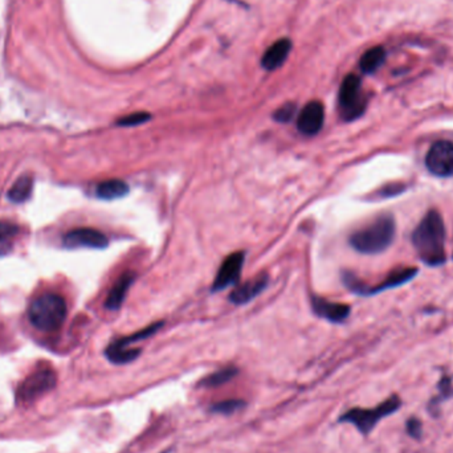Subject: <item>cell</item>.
I'll list each match as a JSON object with an SVG mask.
<instances>
[{
  "instance_id": "obj_1",
  "label": "cell",
  "mask_w": 453,
  "mask_h": 453,
  "mask_svg": "<svg viewBox=\"0 0 453 453\" xmlns=\"http://www.w3.org/2000/svg\"><path fill=\"white\" fill-rule=\"evenodd\" d=\"M412 244L421 261L429 267L445 263V225L440 214L431 209L412 233Z\"/></svg>"
},
{
  "instance_id": "obj_2",
  "label": "cell",
  "mask_w": 453,
  "mask_h": 453,
  "mask_svg": "<svg viewBox=\"0 0 453 453\" xmlns=\"http://www.w3.org/2000/svg\"><path fill=\"white\" fill-rule=\"evenodd\" d=\"M395 221L390 215H382L366 227L351 235L350 244L365 255H377L386 251L395 237Z\"/></svg>"
},
{
  "instance_id": "obj_3",
  "label": "cell",
  "mask_w": 453,
  "mask_h": 453,
  "mask_svg": "<svg viewBox=\"0 0 453 453\" xmlns=\"http://www.w3.org/2000/svg\"><path fill=\"white\" fill-rule=\"evenodd\" d=\"M68 307L60 294L43 293L29 304V322L41 331H55L62 328L67 319Z\"/></svg>"
},
{
  "instance_id": "obj_4",
  "label": "cell",
  "mask_w": 453,
  "mask_h": 453,
  "mask_svg": "<svg viewBox=\"0 0 453 453\" xmlns=\"http://www.w3.org/2000/svg\"><path fill=\"white\" fill-rule=\"evenodd\" d=\"M399 407H400V399L396 395H393L382 405L371 410L353 408L342 415L340 420L356 426L363 435H368L379 420L391 415L392 412H395Z\"/></svg>"
},
{
  "instance_id": "obj_5",
  "label": "cell",
  "mask_w": 453,
  "mask_h": 453,
  "mask_svg": "<svg viewBox=\"0 0 453 453\" xmlns=\"http://www.w3.org/2000/svg\"><path fill=\"white\" fill-rule=\"evenodd\" d=\"M340 109L346 121H353L363 114L366 109V98L362 93L361 78L356 74L344 77L340 89Z\"/></svg>"
},
{
  "instance_id": "obj_6",
  "label": "cell",
  "mask_w": 453,
  "mask_h": 453,
  "mask_svg": "<svg viewBox=\"0 0 453 453\" xmlns=\"http://www.w3.org/2000/svg\"><path fill=\"white\" fill-rule=\"evenodd\" d=\"M56 382H57L56 374L52 370L49 368L37 370L36 372L31 374L20 384L18 390V402L20 405L34 403L40 396L52 391L56 386Z\"/></svg>"
},
{
  "instance_id": "obj_7",
  "label": "cell",
  "mask_w": 453,
  "mask_h": 453,
  "mask_svg": "<svg viewBox=\"0 0 453 453\" xmlns=\"http://www.w3.org/2000/svg\"><path fill=\"white\" fill-rule=\"evenodd\" d=\"M426 166L436 176H452L453 144L449 141H438L429 147Z\"/></svg>"
},
{
  "instance_id": "obj_8",
  "label": "cell",
  "mask_w": 453,
  "mask_h": 453,
  "mask_svg": "<svg viewBox=\"0 0 453 453\" xmlns=\"http://www.w3.org/2000/svg\"><path fill=\"white\" fill-rule=\"evenodd\" d=\"M244 258L243 252H236L224 260L212 286L214 292H221L240 279L242 270L244 265Z\"/></svg>"
},
{
  "instance_id": "obj_9",
  "label": "cell",
  "mask_w": 453,
  "mask_h": 453,
  "mask_svg": "<svg viewBox=\"0 0 453 453\" xmlns=\"http://www.w3.org/2000/svg\"><path fill=\"white\" fill-rule=\"evenodd\" d=\"M64 245L67 248L88 246L104 249L109 245V240L104 233L95 228H74L64 236Z\"/></svg>"
},
{
  "instance_id": "obj_10",
  "label": "cell",
  "mask_w": 453,
  "mask_h": 453,
  "mask_svg": "<svg viewBox=\"0 0 453 453\" xmlns=\"http://www.w3.org/2000/svg\"><path fill=\"white\" fill-rule=\"evenodd\" d=\"M325 109L319 101H312L304 106L297 121L298 130L305 135L319 134L323 126Z\"/></svg>"
},
{
  "instance_id": "obj_11",
  "label": "cell",
  "mask_w": 453,
  "mask_h": 453,
  "mask_svg": "<svg viewBox=\"0 0 453 453\" xmlns=\"http://www.w3.org/2000/svg\"><path fill=\"white\" fill-rule=\"evenodd\" d=\"M268 281L270 280L267 274H260L258 277L252 279L251 281L245 282L242 286L236 288L230 295V301L236 305H243L252 301L256 295L265 289Z\"/></svg>"
},
{
  "instance_id": "obj_12",
  "label": "cell",
  "mask_w": 453,
  "mask_h": 453,
  "mask_svg": "<svg viewBox=\"0 0 453 453\" xmlns=\"http://www.w3.org/2000/svg\"><path fill=\"white\" fill-rule=\"evenodd\" d=\"M313 309L322 319H329L331 322H342L349 317L350 307L340 302L328 301L321 297H313Z\"/></svg>"
},
{
  "instance_id": "obj_13",
  "label": "cell",
  "mask_w": 453,
  "mask_h": 453,
  "mask_svg": "<svg viewBox=\"0 0 453 453\" xmlns=\"http://www.w3.org/2000/svg\"><path fill=\"white\" fill-rule=\"evenodd\" d=\"M292 49V43L288 39H281L277 40L273 46H270V48L267 49V52L263 56L261 64L265 69L268 71H274L277 68H280L284 62L286 60V57L289 56V52Z\"/></svg>"
},
{
  "instance_id": "obj_14",
  "label": "cell",
  "mask_w": 453,
  "mask_h": 453,
  "mask_svg": "<svg viewBox=\"0 0 453 453\" xmlns=\"http://www.w3.org/2000/svg\"><path fill=\"white\" fill-rule=\"evenodd\" d=\"M134 273H132V272L123 273V276L118 279V281L114 284L111 292H109V295H108L106 302H105L106 309L118 310L120 307H123V300H125V297L127 294L130 285L134 282Z\"/></svg>"
},
{
  "instance_id": "obj_15",
  "label": "cell",
  "mask_w": 453,
  "mask_h": 453,
  "mask_svg": "<svg viewBox=\"0 0 453 453\" xmlns=\"http://www.w3.org/2000/svg\"><path fill=\"white\" fill-rule=\"evenodd\" d=\"M129 193V186L120 179H109L101 182L96 188V195L104 200H114L123 197Z\"/></svg>"
},
{
  "instance_id": "obj_16",
  "label": "cell",
  "mask_w": 453,
  "mask_h": 453,
  "mask_svg": "<svg viewBox=\"0 0 453 453\" xmlns=\"http://www.w3.org/2000/svg\"><path fill=\"white\" fill-rule=\"evenodd\" d=\"M386 60V50L383 47H374L368 49L361 57L359 67L363 74H371L377 72Z\"/></svg>"
},
{
  "instance_id": "obj_17",
  "label": "cell",
  "mask_w": 453,
  "mask_h": 453,
  "mask_svg": "<svg viewBox=\"0 0 453 453\" xmlns=\"http://www.w3.org/2000/svg\"><path fill=\"white\" fill-rule=\"evenodd\" d=\"M417 268H405V270H393L387 279H384V281L382 282L379 286L371 289L370 294L377 293V292H382L384 289H390V288H395V286L403 285L405 282L412 280L417 276Z\"/></svg>"
},
{
  "instance_id": "obj_18",
  "label": "cell",
  "mask_w": 453,
  "mask_h": 453,
  "mask_svg": "<svg viewBox=\"0 0 453 453\" xmlns=\"http://www.w3.org/2000/svg\"><path fill=\"white\" fill-rule=\"evenodd\" d=\"M32 188L34 178L31 175H23L13 183L11 190L8 191V199L13 203H25L32 194Z\"/></svg>"
},
{
  "instance_id": "obj_19",
  "label": "cell",
  "mask_w": 453,
  "mask_h": 453,
  "mask_svg": "<svg viewBox=\"0 0 453 453\" xmlns=\"http://www.w3.org/2000/svg\"><path fill=\"white\" fill-rule=\"evenodd\" d=\"M19 235V227L8 221H0V258L13 251V244Z\"/></svg>"
},
{
  "instance_id": "obj_20",
  "label": "cell",
  "mask_w": 453,
  "mask_h": 453,
  "mask_svg": "<svg viewBox=\"0 0 453 453\" xmlns=\"http://www.w3.org/2000/svg\"><path fill=\"white\" fill-rule=\"evenodd\" d=\"M105 354L108 356V359L116 363V365H125L129 362L135 361L138 356L141 354V350L138 349H129V347H121L118 344L113 342L109 344V347L106 349Z\"/></svg>"
},
{
  "instance_id": "obj_21",
  "label": "cell",
  "mask_w": 453,
  "mask_h": 453,
  "mask_svg": "<svg viewBox=\"0 0 453 453\" xmlns=\"http://www.w3.org/2000/svg\"><path fill=\"white\" fill-rule=\"evenodd\" d=\"M237 372L239 371L236 368H221L219 371H215L214 374H211L207 378L202 380L200 386H203V387H219L221 384L233 379Z\"/></svg>"
},
{
  "instance_id": "obj_22",
  "label": "cell",
  "mask_w": 453,
  "mask_h": 453,
  "mask_svg": "<svg viewBox=\"0 0 453 453\" xmlns=\"http://www.w3.org/2000/svg\"><path fill=\"white\" fill-rule=\"evenodd\" d=\"M244 400H237V399H231V400H223L218 405H214L211 407V412L214 414H221V415H232L235 412L240 411L244 408Z\"/></svg>"
},
{
  "instance_id": "obj_23",
  "label": "cell",
  "mask_w": 453,
  "mask_h": 453,
  "mask_svg": "<svg viewBox=\"0 0 453 453\" xmlns=\"http://www.w3.org/2000/svg\"><path fill=\"white\" fill-rule=\"evenodd\" d=\"M151 118V116L145 111H137L133 114H129L126 117H123L117 121L118 126H125V127H130V126H138L142 123H146L148 120Z\"/></svg>"
},
{
  "instance_id": "obj_24",
  "label": "cell",
  "mask_w": 453,
  "mask_h": 453,
  "mask_svg": "<svg viewBox=\"0 0 453 453\" xmlns=\"http://www.w3.org/2000/svg\"><path fill=\"white\" fill-rule=\"evenodd\" d=\"M295 113V105L294 104H285L279 111L274 113V120L277 123H289L293 118Z\"/></svg>"
},
{
  "instance_id": "obj_25",
  "label": "cell",
  "mask_w": 453,
  "mask_h": 453,
  "mask_svg": "<svg viewBox=\"0 0 453 453\" xmlns=\"http://www.w3.org/2000/svg\"><path fill=\"white\" fill-rule=\"evenodd\" d=\"M407 432L410 436L415 438V439H420L421 436V423L417 419H410L407 421Z\"/></svg>"
}]
</instances>
